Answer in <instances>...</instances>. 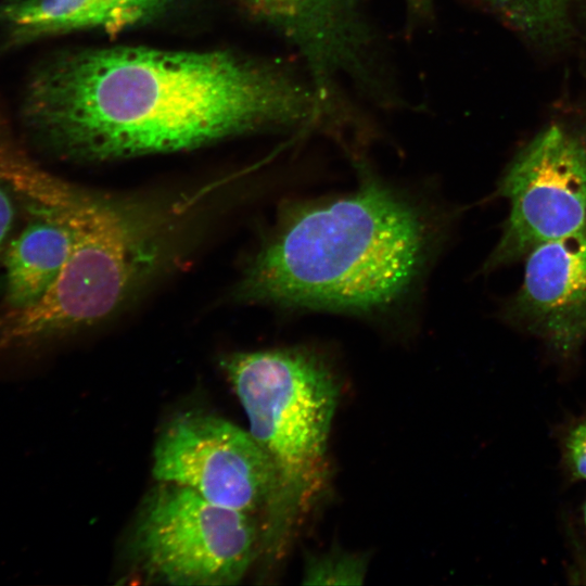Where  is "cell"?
<instances>
[{
    "label": "cell",
    "mask_w": 586,
    "mask_h": 586,
    "mask_svg": "<svg viewBox=\"0 0 586 586\" xmlns=\"http://www.w3.org/2000/svg\"><path fill=\"white\" fill-rule=\"evenodd\" d=\"M309 102L280 71L230 52L113 47L38 65L21 117L47 151L102 162L188 151L293 123Z\"/></svg>",
    "instance_id": "cell-1"
},
{
    "label": "cell",
    "mask_w": 586,
    "mask_h": 586,
    "mask_svg": "<svg viewBox=\"0 0 586 586\" xmlns=\"http://www.w3.org/2000/svg\"><path fill=\"white\" fill-rule=\"evenodd\" d=\"M420 204L370 174L349 193L286 209L247 265L239 300L378 316L415 291L437 243Z\"/></svg>",
    "instance_id": "cell-2"
},
{
    "label": "cell",
    "mask_w": 586,
    "mask_h": 586,
    "mask_svg": "<svg viewBox=\"0 0 586 586\" xmlns=\"http://www.w3.org/2000/svg\"><path fill=\"white\" fill-rule=\"evenodd\" d=\"M41 204L72 227V251L40 302L4 317L0 351L106 318L156 272L169 251L176 219L162 204L93 193L68 181Z\"/></svg>",
    "instance_id": "cell-3"
},
{
    "label": "cell",
    "mask_w": 586,
    "mask_h": 586,
    "mask_svg": "<svg viewBox=\"0 0 586 586\" xmlns=\"http://www.w3.org/2000/svg\"><path fill=\"white\" fill-rule=\"evenodd\" d=\"M221 367L275 471L263 546L279 553L326 486L339 385L326 361L303 348L234 353Z\"/></svg>",
    "instance_id": "cell-4"
},
{
    "label": "cell",
    "mask_w": 586,
    "mask_h": 586,
    "mask_svg": "<svg viewBox=\"0 0 586 586\" xmlns=\"http://www.w3.org/2000/svg\"><path fill=\"white\" fill-rule=\"evenodd\" d=\"M255 517L213 504L194 491L158 482L135 532L141 570L180 586L239 583L263 547Z\"/></svg>",
    "instance_id": "cell-5"
},
{
    "label": "cell",
    "mask_w": 586,
    "mask_h": 586,
    "mask_svg": "<svg viewBox=\"0 0 586 586\" xmlns=\"http://www.w3.org/2000/svg\"><path fill=\"white\" fill-rule=\"evenodd\" d=\"M498 189L510 212L484 264L488 271L586 227V132L560 124L546 127L518 153Z\"/></svg>",
    "instance_id": "cell-6"
},
{
    "label": "cell",
    "mask_w": 586,
    "mask_h": 586,
    "mask_svg": "<svg viewBox=\"0 0 586 586\" xmlns=\"http://www.w3.org/2000/svg\"><path fill=\"white\" fill-rule=\"evenodd\" d=\"M157 482L186 486L208 501L265 518L276 489L270 460L249 431L208 412L186 411L162 430L153 449Z\"/></svg>",
    "instance_id": "cell-7"
},
{
    "label": "cell",
    "mask_w": 586,
    "mask_h": 586,
    "mask_svg": "<svg viewBox=\"0 0 586 586\" xmlns=\"http://www.w3.org/2000/svg\"><path fill=\"white\" fill-rule=\"evenodd\" d=\"M522 283L507 319L568 358L586 342V227L525 255Z\"/></svg>",
    "instance_id": "cell-8"
},
{
    "label": "cell",
    "mask_w": 586,
    "mask_h": 586,
    "mask_svg": "<svg viewBox=\"0 0 586 586\" xmlns=\"http://www.w3.org/2000/svg\"><path fill=\"white\" fill-rule=\"evenodd\" d=\"M297 43L317 86L324 91L333 75L359 66L365 30L351 0H244Z\"/></svg>",
    "instance_id": "cell-9"
},
{
    "label": "cell",
    "mask_w": 586,
    "mask_h": 586,
    "mask_svg": "<svg viewBox=\"0 0 586 586\" xmlns=\"http://www.w3.org/2000/svg\"><path fill=\"white\" fill-rule=\"evenodd\" d=\"M171 1L10 0L0 7V22L18 41L87 28L117 33L150 20Z\"/></svg>",
    "instance_id": "cell-10"
},
{
    "label": "cell",
    "mask_w": 586,
    "mask_h": 586,
    "mask_svg": "<svg viewBox=\"0 0 586 586\" xmlns=\"http://www.w3.org/2000/svg\"><path fill=\"white\" fill-rule=\"evenodd\" d=\"M34 220L11 242L5 255V303L10 311L40 302L59 278L74 242V231L59 214L28 211Z\"/></svg>",
    "instance_id": "cell-11"
},
{
    "label": "cell",
    "mask_w": 586,
    "mask_h": 586,
    "mask_svg": "<svg viewBox=\"0 0 586 586\" xmlns=\"http://www.w3.org/2000/svg\"><path fill=\"white\" fill-rule=\"evenodd\" d=\"M486 1L508 25L531 39H549L566 27L570 0Z\"/></svg>",
    "instance_id": "cell-12"
},
{
    "label": "cell",
    "mask_w": 586,
    "mask_h": 586,
    "mask_svg": "<svg viewBox=\"0 0 586 586\" xmlns=\"http://www.w3.org/2000/svg\"><path fill=\"white\" fill-rule=\"evenodd\" d=\"M365 564L359 558L331 553L310 560L306 570L308 584H359Z\"/></svg>",
    "instance_id": "cell-13"
},
{
    "label": "cell",
    "mask_w": 586,
    "mask_h": 586,
    "mask_svg": "<svg viewBox=\"0 0 586 586\" xmlns=\"http://www.w3.org/2000/svg\"><path fill=\"white\" fill-rule=\"evenodd\" d=\"M562 451L572 477L586 481V418L570 428L563 440Z\"/></svg>",
    "instance_id": "cell-14"
},
{
    "label": "cell",
    "mask_w": 586,
    "mask_h": 586,
    "mask_svg": "<svg viewBox=\"0 0 586 586\" xmlns=\"http://www.w3.org/2000/svg\"><path fill=\"white\" fill-rule=\"evenodd\" d=\"M0 182V250L7 239L14 219V206L8 188Z\"/></svg>",
    "instance_id": "cell-15"
},
{
    "label": "cell",
    "mask_w": 586,
    "mask_h": 586,
    "mask_svg": "<svg viewBox=\"0 0 586 586\" xmlns=\"http://www.w3.org/2000/svg\"><path fill=\"white\" fill-rule=\"evenodd\" d=\"M413 8L422 9L428 4L429 0H409Z\"/></svg>",
    "instance_id": "cell-16"
},
{
    "label": "cell",
    "mask_w": 586,
    "mask_h": 586,
    "mask_svg": "<svg viewBox=\"0 0 586 586\" xmlns=\"http://www.w3.org/2000/svg\"><path fill=\"white\" fill-rule=\"evenodd\" d=\"M582 514H583V521H584V524H585V526H586V502H585L584 506H583Z\"/></svg>",
    "instance_id": "cell-17"
}]
</instances>
